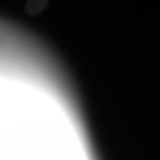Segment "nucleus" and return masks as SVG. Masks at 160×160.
<instances>
[{
  "label": "nucleus",
  "mask_w": 160,
  "mask_h": 160,
  "mask_svg": "<svg viewBox=\"0 0 160 160\" xmlns=\"http://www.w3.org/2000/svg\"><path fill=\"white\" fill-rule=\"evenodd\" d=\"M48 3V0H28L25 12L29 16H37L46 8Z\"/></svg>",
  "instance_id": "1"
}]
</instances>
